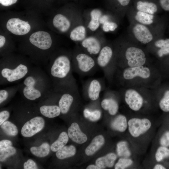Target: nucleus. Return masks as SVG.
<instances>
[{"label":"nucleus","mask_w":169,"mask_h":169,"mask_svg":"<svg viewBox=\"0 0 169 169\" xmlns=\"http://www.w3.org/2000/svg\"><path fill=\"white\" fill-rule=\"evenodd\" d=\"M76 152V149L74 146H64L56 151V155L58 159H63L74 156Z\"/></svg>","instance_id":"27"},{"label":"nucleus","mask_w":169,"mask_h":169,"mask_svg":"<svg viewBox=\"0 0 169 169\" xmlns=\"http://www.w3.org/2000/svg\"><path fill=\"white\" fill-rule=\"evenodd\" d=\"M87 169H100L97 166L93 165H91L88 166L86 168Z\"/></svg>","instance_id":"53"},{"label":"nucleus","mask_w":169,"mask_h":169,"mask_svg":"<svg viewBox=\"0 0 169 169\" xmlns=\"http://www.w3.org/2000/svg\"><path fill=\"white\" fill-rule=\"evenodd\" d=\"M3 131L8 136H14L17 135L18 131L17 126L12 122L6 121L1 125Z\"/></svg>","instance_id":"30"},{"label":"nucleus","mask_w":169,"mask_h":169,"mask_svg":"<svg viewBox=\"0 0 169 169\" xmlns=\"http://www.w3.org/2000/svg\"><path fill=\"white\" fill-rule=\"evenodd\" d=\"M127 64L130 67L143 65L146 61L145 55L141 49L134 47L128 48L125 53Z\"/></svg>","instance_id":"11"},{"label":"nucleus","mask_w":169,"mask_h":169,"mask_svg":"<svg viewBox=\"0 0 169 169\" xmlns=\"http://www.w3.org/2000/svg\"><path fill=\"white\" fill-rule=\"evenodd\" d=\"M104 85L102 78L89 79L83 84L82 93L91 100L96 101L99 99L100 93L104 90Z\"/></svg>","instance_id":"5"},{"label":"nucleus","mask_w":169,"mask_h":169,"mask_svg":"<svg viewBox=\"0 0 169 169\" xmlns=\"http://www.w3.org/2000/svg\"><path fill=\"white\" fill-rule=\"evenodd\" d=\"M53 22L54 26L63 33L68 31L71 25L70 22L68 19L60 14H57L54 17Z\"/></svg>","instance_id":"19"},{"label":"nucleus","mask_w":169,"mask_h":169,"mask_svg":"<svg viewBox=\"0 0 169 169\" xmlns=\"http://www.w3.org/2000/svg\"><path fill=\"white\" fill-rule=\"evenodd\" d=\"M155 46L160 49L165 48L169 47V38L165 39H159L155 43Z\"/></svg>","instance_id":"40"},{"label":"nucleus","mask_w":169,"mask_h":169,"mask_svg":"<svg viewBox=\"0 0 169 169\" xmlns=\"http://www.w3.org/2000/svg\"><path fill=\"white\" fill-rule=\"evenodd\" d=\"M79 93L78 88L59 93L58 105L61 113L65 114L69 112L75 99L79 96Z\"/></svg>","instance_id":"6"},{"label":"nucleus","mask_w":169,"mask_h":169,"mask_svg":"<svg viewBox=\"0 0 169 169\" xmlns=\"http://www.w3.org/2000/svg\"><path fill=\"white\" fill-rule=\"evenodd\" d=\"M151 121L147 118H132L128 121V130L130 134L137 137L147 131L151 126Z\"/></svg>","instance_id":"7"},{"label":"nucleus","mask_w":169,"mask_h":169,"mask_svg":"<svg viewBox=\"0 0 169 169\" xmlns=\"http://www.w3.org/2000/svg\"><path fill=\"white\" fill-rule=\"evenodd\" d=\"M73 72L81 76L92 75L99 68L96 58L81 50H77L72 56Z\"/></svg>","instance_id":"4"},{"label":"nucleus","mask_w":169,"mask_h":169,"mask_svg":"<svg viewBox=\"0 0 169 169\" xmlns=\"http://www.w3.org/2000/svg\"><path fill=\"white\" fill-rule=\"evenodd\" d=\"M45 121L43 118L36 116L26 122L21 130L22 135L25 137H30L40 131L44 128Z\"/></svg>","instance_id":"10"},{"label":"nucleus","mask_w":169,"mask_h":169,"mask_svg":"<svg viewBox=\"0 0 169 169\" xmlns=\"http://www.w3.org/2000/svg\"><path fill=\"white\" fill-rule=\"evenodd\" d=\"M125 101L132 110L137 111L142 107L143 99L136 91L133 89H128L125 92Z\"/></svg>","instance_id":"13"},{"label":"nucleus","mask_w":169,"mask_h":169,"mask_svg":"<svg viewBox=\"0 0 169 169\" xmlns=\"http://www.w3.org/2000/svg\"><path fill=\"white\" fill-rule=\"evenodd\" d=\"M117 27L118 25L116 23L108 21L103 24L102 29L105 32L113 31Z\"/></svg>","instance_id":"37"},{"label":"nucleus","mask_w":169,"mask_h":169,"mask_svg":"<svg viewBox=\"0 0 169 169\" xmlns=\"http://www.w3.org/2000/svg\"><path fill=\"white\" fill-rule=\"evenodd\" d=\"M133 163L132 161L128 158H120L115 164V169H124L130 166Z\"/></svg>","instance_id":"36"},{"label":"nucleus","mask_w":169,"mask_h":169,"mask_svg":"<svg viewBox=\"0 0 169 169\" xmlns=\"http://www.w3.org/2000/svg\"><path fill=\"white\" fill-rule=\"evenodd\" d=\"M136 8L138 11L153 15L157 10V5L152 2L139 1L137 3Z\"/></svg>","instance_id":"25"},{"label":"nucleus","mask_w":169,"mask_h":169,"mask_svg":"<svg viewBox=\"0 0 169 169\" xmlns=\"http://www.w3.org/2000/svg\"><path fill=\"white\" fill-rule=\"evenodd\" d=\"M12 142L10 140H4L0 141V149L11 146Z\"/></svg>","instance_id":"46"},{"label":"nucleus","mask_w":169,"mask_h":169,"mask_svg":"<svg viewBox=\"0 0 169 169\" xmlns=\"http://www.w3.org/2000/svg\"><path fill=\"white\" fill-rule=\"evenodd\" d=\"M18 0H0V3L2 5L8 6L16 3Z\"/></svg>","instance_id":"48"},{"label":"nucleus","mask_w":169,"mask_h":169,"mask_svg":"<svg viewBox=\"0 0 169 169\" xmlns=\"http://www.w3.org/2000/svg\"><path fill=\"white\" fill-rule=\"evenodd\" d=\"M113 51L111 47L103 46L96 58L97 65L103 71L105 76L108 78L110 64L113 56Z\"/></svg>","instance_id":"8"},{"label":"nucleus","mask_w":169,"mask_h":169,"mask_svg":"<svg viewBox=\"0 0 169 169\" xmlns=\"http://www.w3.org/2000/svg\"><path fill=\"white\" fill-rule=\"evenodd\" d=\"M9 116L10 113L8 110H2L0 112V125L6 121Z\"/></svg>","instance_id":"43"},{"label":"nucleus","mask_w":169,"mask_h":169,"mask_svg":"<svg viewBox=\"0 0 169 169\" xmlns=\"http://www.w3.org/2000/svg\"><path fill=\"white\" fill-rule=\"evenodd\" d=\"M50 148L49 144L44 142L38 147L33 146L31 147L30 151L34 155L38 157H43L49 154Z\"/></svg>","instance_id":"28"},{"label":"nucleus","mask_w":169,"mask_h":169,"mask_svg":"<svg viewBox=\"0 0 169 169\" xmlns=\"http://www.w3.org/2000/svg\"><path fill=\"white\" fill-rule=\"evenodd\" d=\"M29 40L34 46L43 51L49 49L52 45L50 35L45 31H39L33 33L30 36Z\"/></svg>","instance_id":"9"},{"label":"nucleus","mask_w":169,"mask_h":169,"mask_svg":"<svg viewBox=\"0 0 169 169\" xmlns=\"http://www.w3.org/2000/svg\"><path fill=\"white\" fill-rule=\"evenodd\" d=\"M150 76L149 69L142 65L130 67L125 69L122 73V76L125 79H131L139 76L143 79H147Z\"/></svg>","instance_id":"14"},{"label":"nucleus","mask_w":169,"mask_h":169,"mask_svg":"<svg viewBox=\"0 0 169 169\" xmlns=\"http://www.w3.org/2000/svg\"><path fill=\"white\" fill-rule=\"evenodd\" d=\"M169 54V47L160 49L157 52V54L159 57H162L164 55H166Z\"/></svg>","instance_id":"47"},{"label":"nucleus","mask_w":169,"mask_h":169,"mask_svg":"<svg viewBox=\"0 0 169 169\" xmlns=\"http://www.w3.org/2000/svg\"><path fill=\"white\" fill-rule=\"evenodd\" d=\"M86 30L83 25L78 26L74 28L70 32V38L74 41H80L84 40L86 37Z\"/></svg>","instance_id":"26"},{"label":"nucleus","mask_w":169,"mask_h":169,"mask_svg":"<svg viewBox=\"0 0 169 169\" xmlns=\"http://www.w3.org/2000/svg\"><path fill=\"white\" fill-rule=\"evenodd\" d=\"M69 140L68 134L65 132H62L58 139L51 145V149L53 152H56L65 146Z\"/></svg>","instance_id":"29"},{"label":"nucleus","mask_w":169,"mask_h":169,"mask_svg":"<svg viewBox=\"0 0 169 169\" xmlns=\"http://www.w3.org/2000/svg\"><path fill=\"white\" fill-rule=\"evenodd\" d=\"M34 66L27 61L3 60L0 65V84L5 85L23 80Z\"/></svg>","instance_id":"3"},{"label":"nucleus","mask_w":169,"mask_h":169,"mask_svg":"<svg viewBox=\"0 0 169 169\" xmlns=\"http://www.w3.org/2000/svg\"><path fill=\"white\" fill-rule=\"evenodd\" d=\"M102 16L101 12L99 9H95L92 10L90 13L91 18H95L100 19Z\"/></svg>","instance_id":"44"},{"label":"nucleus","mask_w":169,"mask_h":169,"mask_svg":"<svg viewBox=\"0 0 169 169\" xmlns=\"http://www.w3.org/2000/svg\"><path fill=\"white\" fill-rule=\"evenodd\" d=\"M109 19V17L107 15H102L99 20L100 24H103L106 22L108 21Z\"/></svg>","instance_id":"50"},{"label":"nucleus","mask_w":169,"mask_h":169,"mask_svg":"<svg viewBox=\"0 0 169 169\" xmlns=\"http://www.w3.org/2000/svg\"><path fill=\"white\" fill-rule=\"evenodd\" d=\"M116 158L117 156L115 154L109 153L98 158L96 161L95 164L100 169H104L106 167H111L114 166Z\"/></svg>","instance_id":"22"},{"label":"nucleus","mask_w":169,"mask_h":169,"mask_svg":"<svg viewBox=\"0 0 169 169\" xmlns=\"http://www.w3.org/2000/svg\"><path fill=\"white\" fill-rule=\"evenodd\" d=\"M101 106L104 110L107 111L111 115H115L117 112L119 105L117 100L112 97H106L101 102Z\"/></svg>","instance_id":"18"},{"label":"nucleus","mask_w":169,"mask_h":169,"mask_svg":"<svg viewBox=\"0 0 169 169\" xmlns=\"http://www.w3.org/2000/svg\"><path fill=\"white\" fill-rule=\"evenodd\" d=\"M39 109L42 115L49 118H53L58 116L61 113L58 105H44L40 106Z\"/></svg>","instance_id":"20"},{"label":"nucleus","mask_w":169,"mask_h":169,"mask_svg":"<svg viewBox=\"0 0 169 169\" xmlns=\"http://www.w3.org/2000/svg\"><path fill=\"white\" fill-rule=\"evenodd\" d=\"M81 45L83 50L93 56L98 55L103 47L99 40L93 37L85 38L82 41Z\"/></svg>","instance_id":"15"},{"label":"nucleus","mask_w":169,"mask_h":169,"mask_svg":"<svg viewBox=\"0 0 169 169\" xmlns=\"http://www.w3.org/2000/svg\"><path fill=\"white\" fill-rule=\"evenodd\" d=\"M153 169H165L166 168L160 164H157L155 166Z\"/></svg>","instance_id":"54"},{"label":"nucleus","mask_w":169,"mask_h":169,"mask_svg":"<svg viewBox=\"0 0 169 169\" xmlns=\"http://www.w3.org/2000/svg\"><path fill=\"white\" fill-rule=\"evenodd\" d=\"M117 151L119 156L128 157L131 153L128 147V144L125 141H120L117 144Z\"/></svg>","instance_id":"32"},{"label":"nucleus","mask_w":169,"mask_h":169,"mask_svg":"<svg viewBox=\"0 0 169 169\" xmlns=\"http://www.w3.org/2000/svg\"><path fill=\"white\" fill-rule=\"evenodd\" d=\"M47 67L54 90L60 93L78 88L73 74L72 56L61 53L53 59Z\"/></svg>","instance_id":"1"},{"label":"nucleus","mask_w":169,"mask_h":169,"mask_svg":"<svg viewBox=\"0 0 169 169\" xmlns=\"http://www.w3.org/2000/svg\"><path fill=\"white\" fill-rule=\"evenodd\" d=\"M24 169H36L37 166L36 163L32 160L29 159L23 164Z\"/></svg>","instance_id":"42"},{"label":"nucleus","mask_w":169,"mask_h":169,"mask_svg":"<svg viewBox=\"0 0 169 169\" xmlns=\"http://www.w3.org/2000/svg\"><path fill=\"white\" fill-rule=\"evenodd\" d=\"M122 6H126L128 5L130 0H116Z\"/></svg>","instance_id":"51"},{"label":"nucleus","mask_w":169,"mask_h":169,"mask_svg":"<svg viewBox=\"0 0 169 169\" xmlns=\"http://www.w3.org/2000/svg\"><path fill=\"white\" fill-rule=\"evenodd\" d=\"M159 105L163 111L169 112V90L165 92L163 98L159 102Z\"/></svg>","instance_id":"35"},{"label":"nucleus","mask_w":169,"mask_h":169,"mask_svg":"<svg viewBox=\"0 0 169 169\" xmlns=\"http://www.w3.org/2000/svg\"><path fill=\"white\" fill-rule=\"evenodd\" d=\"M128 123L126 117L120 115L116 116L111 123L112 128L114 130L120 132L125 131L126 129Z\"/></svg>","instance_id":"24"},{"label":"nucleus","mask_w":169,"mask_h":169,"mask_svg":"<svg viewBox=\"0 0 169 169\" xmlns=\"http://www.w3.org/2000/svg\"><path fill=\"white\" fill-rule=\"evenodd\" d=\"M100 24L99 19L91 18V20L88 24V27L90 30L94 31L98 28Z\"/></svg>","instance_id":"38"},{"label":"nucleus","mask_w":169,"mask_h":169,"mask_svg":"<svg viewBox=\"0 0 169 169\" xmlns=\"http://www.w3.org/2000/svg\"><path fill=\"white\" fill-rule=\"evenodd\" d=\"M160 143L161 146L168 147L169 146V131L165 132L160 138Z\"/></svg>","instance_id":"39"},{"label":"nucleus","mask_w":169,"mask_h":169,"mask_svg":"<svg viewBox=\"0 0 169 169\" xmlns=\"http://www.w3.org/2000/svg\"><path fill=\"white\" fill-rule=\"evenodd\" d=\"M136 15L144 17L147 18L152 19L154 17L153 15L147 13L138 11L136 13Z\"/></svg>","instance_id":"49"},{"label":"nucleus","mask_w":169,"mask_h":169,"mask_svg":"<svg viewBox=\"0 0 169 169\" xmlns=\"http://www.w3.org/2000/svg\"><path fill=\"white\" fill-rule=\"evenodd\" d=\"M6 42L5 38L2 35L0 36V48H2Z\"/></svg>","instance_id":"52"},{"label":"nucleus","mask_w":169,"mask_h":169,"mask_svg":"<svg viewBox=\"0 0 169 169\" xmlns=\"http://www.w3.org/2000/svg\"><path fill=\"white\" fill-rule=\"evenodd\" d=\"M19 84L6 87L0 90V104L6 101L10 98L14 96L18 91Z\"/></svg>","instance_id":"23"},{"label":"nucleus","mask_w":169,"mask_h":169,"mask_svg":"<svg viewBox=\"0 0 169 169\" xmlns=\"http://www.w3.org/2000/svg\"><path fill=\"white\" fill-rule=\"evenodd\" d=\"M135 18L137 21L142 24L148 25L153 23L152 19L147 18L136 14L135 16Z\"/></svg>","instance_id":"41"},{"label":"nucleus","mask_w":169,"mask_h":169,"mask_svg":"<svg viewBox=\"0 0 169 169\" xmlns=\"http://www.w3.org/2000/svg\"><path fill=\"white\" fill-rule=\"evenodd\" d=\"M6 27L12 33L18 35L27 33L31 29V26L28 22L23 21L19 18L9 19L7 23Z\"/></svg>","instance_id":"12"},{"label":"nucleus","mask_w":169,"mask_h":169,"mask_svg":"<svg viewBox=\"0 0 169 169\" xmlns=\"http://www.w3.org/2000/svg\"><path fill=\"white\" fill-rule=\"evenodd\" d=\"M155 156L157 161H161L164 159L169 157V149L166 147L160 146L156 151Z\"/></svg>","instance_id":"33"},{"label":"nucleus","mask_w":169,"mask_h":169,"mask_svg":"<svg viewBox=\"0 0 169 169\" xmlns=\"http://www.w3.org/2000/svg\"><path fill=\"white\" fill-rule=\"evenodd\" d=\"M15 148L11 146L0 150V161H4L8 157L14 155L16 152Z\"/></svg>","instance_id":"34"},{"label":"nucleus","mask_w":169,"mask_h":169,"mask_svg":"<svg viewBox=\"0 0 169 169\" xmlns=\"http://www.w3.org/2000/svg\"><path fill=\"white\" fill-rule=\"evenodd\" d=\"M105 141L104 138L102 135L95 137L86 148L85 151L86 154L88 156L93 155L104 145Z\"/></svg>","instance_id":"21"},{"label":"nucleus","mask_w":169,"mask_h":169,"mask_svg":"<svg viewBox=\"0 0 169 169\" xmlns=\"http://www.w3.org/2000/svg\"><path fill=\"white\" fill-rule=\"evenodd\" d=\"M19 85L18 91L26 99L31 101L46 98L54 91L48 75L38 66H34Z\"/></svg>","instance_id":"2"},{"label":"nucleus","mask_w":169,"mask_h":169,"mask_svg":"<svg viewBox=\"0 0 169 169\" xmlns=\"http://www.w3.org/2000/svg\"><path fill=\"white\" fill-rule=\"evenodd\" d=\"M132 32L135 38L144 44L152 40L153 36L149 29L142 24H137L133 27Z\"/></svg>","instance_id":"16"},{"label":"nucleus","mask_w":169,"mask_h":169,"mask_svg":"<svg viewBox=\"0 0 169 169\" xmlns=\"http://www.w3.org/2000/svg\"><path fill=\"white\" fill-rule=\"evenodd\" d=\"M161 8L164 11H169V0H159Z\"/></svg>","instance_id":"45"},{"label":"nucleus","mask_w":169,"mask_h":169,"mask_svg":"<svg viewBox=\"0 0 169 169\" xmlns=\"http://www.w3.org/2000/svg\"><path fill=\"white\" fill-rule=\"evenodd\" d=\"M68 134L73 141L78 144H83L87 140L86 135L81 131L78 124L76 122L72 123L69 128Z\"/></svg>","instance_id":"17"},{"label":"nucleus","mask_w":169,"mask_h":169,"mask_svg":"<svg viewBox=\"0 0 169 169\" xmlns=\"http://www.w3.org/2000/svg\"><path fill=\"white\" fill-rule=\"evenodd\" d=\"M84 116L92 121H96L99 120L101 115V112L100 110H91L85 108L83 110Z\"/></svg>","instance_id":"31"}]
</instances>
